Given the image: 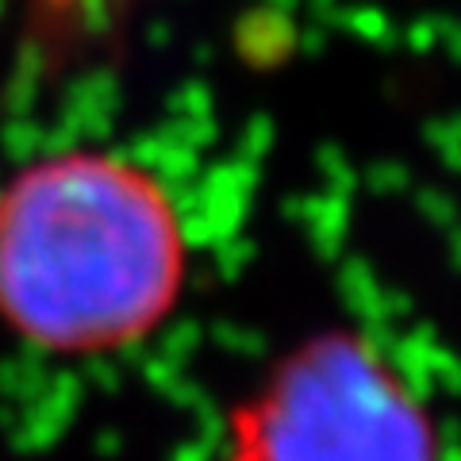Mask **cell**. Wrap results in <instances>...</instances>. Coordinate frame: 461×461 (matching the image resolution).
<instances>
[{
	"mask_svg": "<svg viewBox=\"0 0 461 461\" xmlns=\"http://www.w3.org/2000/svg\"><path fill=\"white\" fill-rule=\"evenodd\" d=\"M185 227L162 181L112 150H54L0 185V320L50 354L142 342L177 308Z\"/></svg>",
	"mask_w": 461,
	"mask_h": 461,
	"instance_id": "1",
	"label": "cell"
},
{
	"mask_svg": "<svg viewBox=\"0 0 461 461\" xmlns=\"http://www.w3.org/2000/svg\"><path fill=\"white\" fill-rule=\"evenodd\" d=\"M230 461H438L435 430L393 366L350 335H327L269 373L242 403Z\"/></svg>",
	"mask_w": 461,
	"mask_h": 461,
	"instance_id": "2",
	"label": "cell"
}]
</instances>
